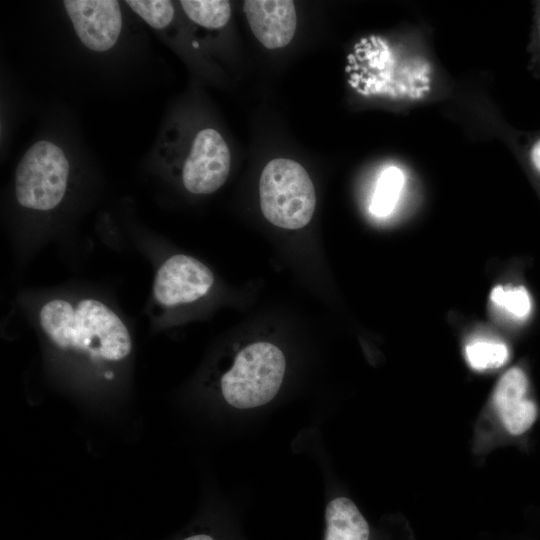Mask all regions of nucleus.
Returning <instances> with one entry per match:
<instances>
[{
  "mask_svg": "<svg viewBox=\"0 0 540 540\" xmlns=\"http://www.w3.org/2000/svg\"><path fill=\"white\" fill-rule=\"evenodd\" d=\"M530 158L533 166L540 173V139L533 145Z\"/></svg>",
  "mask_w": 540,
  "mask_h": 540,
  "instance_id": "obj_17",
  "label": "nucleus"
},
{
  "mask_svg": "<svg viewBox=\"0 0 540 540\" xmlns=\"http://www.w3.org/2000/svg\"><path fill=\"white\" fill-rule=\"evenodd\" d=\"M528 381L525 373L517 367L509 369L498 381L493 402L500 415L519 407L527 398Z\"/></svg>",
  "mask_w": 540,
  "mask_h": 540,
  "instance_id": "obj_12",
  "label": "nucleus"
},
{
  "mask_svg": "<svg viewBox=\"0 0 540 540\" xmlns=\"http://www.w3.org/2000/svg\"><path fill=\"white\" fill-rule=\"evenodd\" d=\"M490 300L495 307L516 319L526 318L532 308L530 295L523 286H496L490 293Z\"/></svg>",
  "mask_w": 540,
  "mask_h": 540,
  "instance_id": "obj_14",
  "label": "nucleus"
},
{
  "mask_svg": "<svg viewBox=\"0 0 540 540\" xmlns=\"http://www.w3.org/2000/svg\"><path fill=\"white\" fill-rule=\"evenodd\" d=\"M38 321L56 348L95 363L121 362L132 350L126 324L97 299H51L40 308Z\"/></svg>",
  "mask_w": 540,
  "mask_h": 540,
  "instance_id": "obj_1",
  "label": "nucleus"
},
{
  "mask_svg": "<svg viewBox=\"0 0 540 540\" xmlns=\"http://www.w3.org/2000/svg\"><path fill=\"white\" fill-rule=\"evenodd\" d=\"M179 540H224L216 533L206 530H198L190 533Z\"/></svg>",
  "mask_w": 540,
  "mask_h": 540,
  "instance_id": "obj_16",
  "label": "nucleus"
},
{
  "mask_svg": "<svg viewBox=\"0 0 540 540\" xmlns=\"http://www.w3.org/2000/svg\"><path fill=\"white\" fill-rule=\"evenodd\" d=\"M323 540H371L369 524L356 504L339 496L325 509Z\"/></svg>",
  "mask_w": 540,
  "mask_h": 540,
  "instance_id": "obj_9",
  "label": "nucleus"
},
{
  "mask_svg": "<svg viewBox=\"0 0 540 540\" xmlns=\"http://www.w3.org/2000/svg\"><path fill=\"white\" fill-rule=\"evenodd\" d=\"M76 36L93 52L111 50L123 29L121 5L115 0H68L63 2Z\"/></svg>",
  "mask_w": 540,
  "mask_h": 540,
  "instance_id": "obj_7",
  "label": "nucleus"
},
{
  "mask_svg": "<svg viewBox=\"0 0 540 540\" xmlns=\"http://www.w3.org/2000/svg\"><path fill=\"white\" fill-rule=\"evenodd\" d=\"M406 182L404 172L390 166L382 171L372 195L370 212L376 217L390 215L400 199Z\"/></svg>",
  "mask_w": 540,
  "mask_h": 540,
  "instance_id": "obj_10",
  "label": "nucleus"
},
{
  "mask_svg": "<svg viewBox=\"0 0 540 540\" xmlns=\"http://www.w3.org/2000/svg\"><path fill=\"white\" fill-rule=\"evenodd\" d=\"M213 283V273L205 264L192 256L175 254L159 266L153 296L161 306H178L205 296Z\"/></svg>",
  "mask_w": 540,
  "mask_h": 540,
  "instance_id": "obj_6",
  "label": "nucleus"
},
{
  "mask_svg": "<svg viewBox=\"0 0 540 540\" xmlns=\"http://www.w3.org/2000/svg\"><path fill=\"white\" fill-rule=\"evenodd\" d=\"M536 414V405L527 399L519 407L508 411L499 417L509 433L520 435L533 425Z\"/></svg>",
  "mask_w": 540,
  "mask_h": 540,
  "instance_id": "obj_15",
  "label": "nucleus"
},
{
  "mask_svg": "<svg viewBox=\"0 0 540 540\" xmlns=\"http://www.w3.org/2000/svg\"><path fill=\"white\" fill-rule=\"evenodd\" d=\"M244 12L258 41L268 49L282 48L292 40L297 16L289 0H247Z\"/></svg>",
  "mask_w": 540,
  "mask_h": 540,
  "instance_id": "obj_8",
  "label": "nucleus"
},
{
  "mask_svg": "<svg viewBox=\"0 0 540 540\" xmlns=\"http://www.w3.org/2000/svg\"><path fill=\"white\" fill-rule=\"evenodd\" d=\"M230 163L229 147L222 135L213 128L202 129L182 162V184L192 194H211L227 180Z\"/></svg>",
  "mask_w": 540,
  "mask_h": 540,
  "instance_id": "obj_5",
  "label": "nucleus"
},
{
  "mask_svg": "<svg viewBox=\"0 0 540 540\" xmlns=\"http://www.w3.org/2000/svg\"><path fill=\"white\" fill-rule=\"evenodd\" d=\"M260 206L264 217L284 229L306 226L315 211L314 185L296 161L276 158L264 167L260 182Z\"/></svg>",
  "mask_w": 540,
  "mask_h": 540,
  "instance_id": "obj_3",
  "label": "nucleus"
},
{
  "mask_svg": "<svg viewBox=\"0 0 540 540\" xmlns=\"http://www.w3.org/2000/svg\"><path fill=\"white\" fill-rule=\"evenodd\" d=\"M70 162L61 146L50 140L33 143L20 159L14 178L17 203L34 212L57 208L68 190Z\"/></svg>",
  "mask_w": 540,
  "mask_h": 540,
  "instance_id": "obj_4",
  "label": "nucleus"
},
{
  "mask_svg": "<svg viewBox=\"0 0 540 540\" xmlns=\"http://www.w3.org/2000/svg\"><path fill=\"white\" fill-rule=\"evenodd\" d=\"M181 8L195 24L207 29L224 27L231 16V6L224 0H182Z\"/></svg>",
  "mask_w": 540,
  "mask_h": 540,
  "instance_id": "obj_11",
  "label": "nucleus"
},
{
  "mask_svg": "<svg viewBox=\"0 0 540 540\" xmlns=\"http://www.w3.org/2000/svg\"><path fill=\"white\" fill-rule=\"evenodd\" d=\"M286 360L269 342H255L243 348L220 381L224 400L237 409H251L270 402L283 382Z\"/></svg>",
  "mask_w": 540,
  "mask_h": 540,
  "instance_id": "obj_2",
  "label": "nucleus"
},
{
  "mask_svg": "<svg viewBox=\"0 0 540 540\" xmlns=\"http://www.w3.org/2000/svg\"><path fill=\"white\" fill-rule=\"evenodd\" d=\"M465 357L477 371L499 368L506 363L509 351L505 343L491 338H476L465 346Z\"/></svg>",
  "mask_w": 540,
  "mask_h": 540,
  "instance_id": "obj_13",
  "label": "nucleus"
}]
</instances>
